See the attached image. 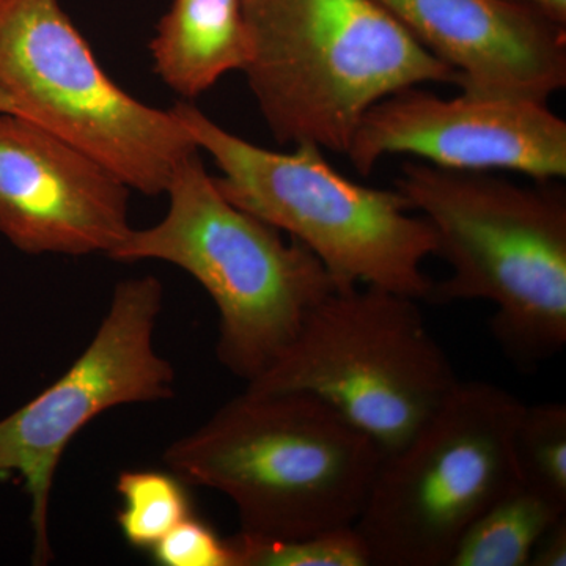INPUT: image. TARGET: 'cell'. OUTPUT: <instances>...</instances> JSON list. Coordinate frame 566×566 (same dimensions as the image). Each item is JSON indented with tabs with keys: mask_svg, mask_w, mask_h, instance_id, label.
<instances>
[{
	"mask_svg": "<svg viewBox=\"0 0 566 566\" xmlns=\"http://www.w3.org/2000/svg\"><path fill=\"white\" fill-rule=\"evenodd\" d=\"M381 458L364 431L314 395L248 389L164 452L186 485L232 501L241 534L268 539L354 526Z\"/></svg>",
	"mask_w": 566,
	"mask_h": 566,
	"instance_id": "1",
	"label": "cell"
},
{
	"mask_svg": "<svg viewBox=\"0 0 566 566\" xmlns=\"http://www.w3.org/2000/svg\"><path fill=\"white\" fill-rule=\"evenodd\" d=\"M395 189L430 223L436 255L449 263L431 303L488 301L506 356L536 368L566 344V197L488 172L405 163Z\"/></svg>",
	"mask_w": 566,
	"mask_h": 566,
	"instance_id": "2",
	"label": "cell"
},
{
	"mask_svg": "<svg viewBox=\"0 0 566 566\" xmlns=\"http://www.w3.org/2000/svg\"><path fill=\"white\" fill-rule=\"evenodd\" d=\"M251 57L243 70L281 144L345 155L365 112L457 71L424 50L378 0H243Z\"/></svg>",
	"mask_w": 566,
	"mask_h": 566,
	"instance_id": "3",
	"label": "cell"
},
{
	"mask_svg": "<svg viewBox=\"0 0 566 566\" xmlns=\"http://www.w3.org/2000/svg\"><path fill=\"white\" fill-rule=\"evenodd\" d=\"M169 210L133 229L109 259L159 260L192 275L218 308L216 354L245 385L293 344L308 314L335 290L322 262L292 238L230 202L205 169L200 151L178 167Z\"/></svg>",
	"mask_w": 566,
	"mask_h": 566,
	"instance_id": "4",
	"label": "cell"
},
{
	"mask_svg": "<svg viewBox=\"0 0 566 566\" xmlns=\"http://www.w3.org/2000/svg\"><path fill=\"white\" fill-rule=\"evenodd\" d=\"M170 111L221 170L214 178L219 191L314 253L335 289L376 286L430 300L434 282L423 263L436 255V234L422 216L409 214L408 200L397 189L349 180L316 145L266 150L227 132L192 104L180 102Z\"/></svg>",
	"mask_w": 566,
	"mask_h": 566,
	"instance_id": "5",
	"label": "cell"
},
{
	"mask_svg": "<svg viewBox=\"0 0 566 566\" xmlns=\"http://www.w3.org/2000/svg\"><path fill=\"white\" fill-rule=\"evenodd\" d=\"M420 301L376 289L333 290L253 392H303L333 406L390 455L444 403L460 379Z\"/></svg>",
	"mask_w": 566,
	"mask_h": 566,
	"instance_id": "6",
	"label": "cell"
},
{
	"mask_svg": "<svg viewBox=\"0 0 566 566\" xmlns=\"http://www.w3.org/2000/svg\"><path fill=\"white\" fill-rule=\"evenodd\" d=\"M523 401L504 387L458 381L411 441L381 458L354 524L370 566H447L465 531L521 486Z\"/></svg>",
	"mask_w": 566,
	"mask_h": 566,
	"instance_id": "7",
	"label": "cell"
},
{
	"mask_svg": "<svg viewBox=\"0 0 566 566\" xmlns=\"http://www.w3.org/2000/svg\"><path fill=\"white\" fill-rule=\"evenodd\" d=\"M0 92L22 118L144 196L166 193L200 151L172 111L139 102L107 76L59 0H0Z\"/></svg>",
	"mask_w": 566,
	"mask_h": 566,
	"instance_id": "8",
	"label": "cell"
},
{
	"mask_svg": "<svg viewBox=\"0 0 566 566\" xmlns=\"http://www.w3.org/2000/svg\"><path fill=\"white\" fill-rule=\"evenodd\" d=\"M161 308L163 285L153 275L118 283L84 353L54 385L0 420V475L20 476L31 499L35 565L52 560V488L74 436L109 409L174 397L172 364L155 348Z\"/></svg>",
	"mask_w": 566,
	"mask_h": 566,
	"instance_id": "9",
	"label": "cell"
},
{
	"mask_svg": "<svg viewBox=\"0 0 566 566\" xmlns=\"http://www.w3.org/2000/svg\"><path fill=\"white\" fill-rule=\"evenodd\" d=\"M345 155L360 175L390 155L461 170H510L538 181L566 177V122L547 104L409 87L374 104Z\"/></svg>",
	"mask_w": 566,
	"mask_h": 566,
	"instance_id": "10",
	"label": "cell"
},
{
	"mask_svg": "<svg viewBox=\"0 0 566 566\" xmlns=\"http://www.w3.org/2000/svg\"><path fill=\"white\" fill-rule=\"evenodd\" d=\"M132 189L41 128L0 114V233L31 255L109 256L132 233Z\"/></svg>",
	"mask_w": 566,
	"mask_h": 566,
	"instance_id": "11",
	"label": "cell"
},
{
	"mask_svg": "<svg viewBox=\"0 0 566 566\" xmlns=\"http://www.w3.org/2000/svg\"><path fill=\"white\" fill-rule=\"evenodd\" d=\"M469 95L547 104L566 85V29L510 0H378Z\"/></svg>",
	"mask_w": 566,
	"mask_h": 566,
	"instance_id": "12",
	"label": "cell"
},
{
	"mask_svg": "<svg viewBox=\"0 0 566 566\" xmlns=\"http://www.w3.org/2000/svg\"><path fill=\"white\" fill-rule=\"evenodd\" d=\"M159 80L192 99L226 74L243 71L251 39L243 0H172L150 41Z\"/></svg>",
	"mask_w": 566,
	"mask_h": 566,
	"instance_id": "13",
	"label": "cell"
},
{
	"mask_svg": "<svg viewBox=\"0 0 566 566\" xmlns=\"http://www.w3.org/2000/svg\"><path fill=\"white\" fill-rule=\"evenodd\" d=\"M566 510L520 486L465 531L447 566H528L539 536Z\"/></svg>",
	"mask_w": 566,
	"mask_h": 566,
	"instance_id": "14",
	"label": "cell"
},
{
	"mask_svg": "<svg viewBox=\"0 0 566 566\" xmlns=\"http://www.w3.org/2000/svg\"><path fill=\"white\" fill-rule=\"evenodd\" d=\"M122 497L117 524L123 538L134 549L151 551L186 517L192 516L186 483L161 471H123L117 479Z\"/></svg>",
	"mask_w": 566,
	"mask_h": 566,
	"instance_id": "15",
	"label": "cell"
},
{
	"mask_svg": "<svg viewBox=\"0 0 566 566\" xmlns=\"http://www.w3.org/2000/svg\"><path fill=\"white\" fill-rule=\"evenodd\" d=\"M513 450L521 486L566 510V406H524Z\"/></svg>",
	"mask_w": 566,
	"mask_h": 566,
	"instance_id": "16",
	"label": "cell"
},
{
	"mask_svg": "<svg viewBox=\"0 0 566 566\" xmlns=\"http://www.w3.org/2000/svg\"><path fill=\"white\" fill-rule=\"evenodd\" d=\"M227 543L232 566H370L367 547L354 526L290 539L238 532Z\"/></svg>",
	"mask_w": 566,
	"mask_h": 566,
	"instance_id": "17",
	"label": "cell"
},
{
	"mask_svg": "<svg viewBox=\"0 0 566 566\" xmlns=\"http://www.w3.org/2000/svg\"><path fill=\"white\" fill-rule=\"evenodd\" d=\"M164 566H232L229 543L196 516L186 517L150 551Z\"/></svg>",
	"mask_w": 566,
	"mask_h": 566,
	"instance_id": "18",
	"label": "cell"
},
{
	"mask_svg": "<svg viewBox=\"0 0 566 566\" xmlns=\"http://www.w3.org/2000/svg\"><path fill=\"white\" fill-rule=\"evenodd\" d=\"M566 565V515L557 520L545 534L539 536L532 551L528 566Z\"/></svg>",
	"mask_w": 566,
	"mask_h": 566,
	"instance_id": "19",
	"label": "cell"
},
{
	"mask_svg": "<svg viewBox=\"0 0 566 566\" xmlns=\"http://www.w3.org/2000/svg\"><path fill=\"white\" fill-rule=\"evenodd\" d=\"M510 2L538 11L547 20L566 28V0H510Z\"/></svg>",
	"mask_w": 566,
	"mask_h": 566,
	"instance_id": "20",
	"label": "cell"
},
{
	"mask_svg": "<svg viewBox=\"0 0 566 566\" xmlns=\"http://www.w3.org/2000/svg\"><path fill=\"white\" fill-rule=\"evenodd\" d=\"M0 114H11L18 115V117H22L21 111L18 109L17 104L11 102L9 96L3 95L2 92H0Z\"/></svg>",
	"mask_w": 566,
	"mask_h": 566,
	"instance_id": "21",
	"label": "cell"
}]
</instances>
